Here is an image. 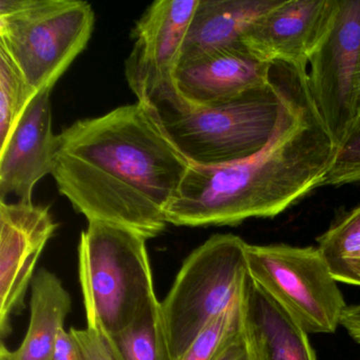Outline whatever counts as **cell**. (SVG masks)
Here are the masks:
<instances>
[{
	"label": "cell",
	"mask_w": 360,
	"mask_h": 360,
	"mask_svg": "<svg viewBox=\"0 0 360 360\" xmlns=\"http://www.w3.org/2000/svg\"><path fill=\"white\" fill-rule=\"evenodd\" d=\"M317 248L337 281L360 286V205L322 233Z\"/></svg>",
	"instance_id": "cell-18"
},
{
	"label": "cell",
	"mask_w": 360,
	"mask_h": 360,
	"mask_svg": "<svg viewBox=\"0 0 360 360\" xmlns=\"http://www.w3.org/2000/svg\"><path fill=\"white\" fill-rule=\"evenodd\" d=\"M273 64L252 56L244 46L216 50L182 60L174 75L185 109L222 104L271 82Z\"/></svg>",
	"instance_id": "cell-12"
},
{
	"label": "cell",
	"mask_w": 360,
	"mask_h": 360,
	"mask_svg": "<svg viewBox=\"0 0 360 360\" xmlns=\"http://www.w3.org/2000/svg\"><path fill=\"white\" fill-rule=\"evenodd\" d=\"M240 315L250 360H317L307 333L250 275L242 290Z\"/></svg>",
	"instance_id": "cell-14"
},
{
	"label": "cell",
	"mask_w": 360,
	"mask_h": 360,
	"mask_svg": "<svg viewBox=\"0 0 360 360\" xmlns=\"http://www.w3.org/2000/svg\"><path fill=\"white\" fill-rule=\"evenodd\" d=\"M358 273H359V276H360V264H359V267H358Z\"/></svg>",
	"instance_id": "cell-26"
},
{
	"label": "cell",
	"mask_w": 360,
	"mask_h": 360,
	"mask_svg": "<svg viewBox=\"0 0 360 360\" xmlns=\"http://www.w3.org/2000/svg\"><path fill=\"white\" fill-rule=\"evenodd\" d=\"M360 185V128L339 147L324 186Z\"/></svg>",
	"instance_id": "cell-22"
},
{
	"label": "cell",
	"mask_w": 360,
	"mask_h": 360,
	"mask_svg": "<svg viewBox=\"0 0 360 360\" xmlns=\"http://www.w3.org/2000/svg\"><path fill=\"white\" fill-rule=\"evenodd\" d=\"M241 299L206 324L179 360H212L221 347L241 330Z\"/></svg>",
	"instance_id": "cell-20"
},
{
	"label": "cell",
	"mask_w": 360,
	"mask_h": 360,
	"mask_svg": "<svg viewBox=\"0 0 360 360\" xmlns=\"http://www.w3.org/2000/svg\"><path fill=\"white\" fill-rule=\"evenodd\" d=\"M246 261L250 277L307 334L336 332L347 305L318 248L248 244Z\"/></svg>",
	"instance_id": "cell-7"
},
{
	"label": "cell",
	"mask_w": 360,
	"mask_h": 360,
	"mask_svg": "<svg viewBox=\"0 0 360 360\" xmlns=\"http://www.w3.org/2000/svg\"><path fill=\"white\" fill-rule=\"evenodd\" d=\"M94 20L82 0H1L0 48L37 92L52 89L87 47Z\"/></svg>",
	"instance_id": "cell-5"
},
{
	"label": "cell",
	"mask_w": 360,
	"mask_h": 360,
	"mask_svg": "<svg viewBox=\"0 0 360 360\" xmlns=\"http://www.w3.org/2000/svg\"><path fill=\"white\" fill-rule=\"evenodd\" d=\"M147 239L136 231L90 221L79 244V274L87 328L111 336L158 300Z\"/></svg>",
	"instance_id": "cell-3"
},
{
	"label": "cell",
	"mask_w": 360,
	"mask_h": 360,
	"mask_svg": "<svg viewBox=\"0 0 360 360\" xmlns=\"http://www.w3.org/2000/svg\"><path fill=\"white\" fill-rule=\"evenodd\" d=\"M37 94L11 56L0 48V144L8 140Z\"/></svg>",
	"instance_id": "cell-19"
},
{
	"label": "cell",
	"mask_w": 360,
	"mask_h": 360,
	"mask_svg": "<svg viewBox=\"0 0 360 360\" xmlns=\"http://www.w3.org/2000/svg\"><path fill=\"white\" fill-rule=\"evenodd\" d=\"M290 65L273 64L267 85L214 106L160 112L191 165L222 166L260 153L277 130Z\"/></svg>",
	"instance_id": "cell-4"
},
{
	"label": "cell",
	"mask_w": 360,
	"mask_h": 360,
	"mask_svg": "<svg viewBox=\"0 0 360 360\" xmlns=\"http://www.w3.org/2000/svg\"><path fill=\"white\" fill-rule=\"evenodd\" d=\"M53 360H119L104 335L85 330H63L56 343Z\"/></svg>",
	"instance_id": "cell-21"
},
{
	"label": "cell",
	"mask_w": 360,
	"mask_h": 360,
	"mask_svg": "<svg viewBox=\"0 0 360 360\" xmlns=\"http://www.w3.org/2000/svg\"><path fill=\"white\" fill-rule=\"evenodd\" d=\"M360 128V60L359 68H358L357 75V92H356V109H355V121H354L353 129L351 134ZM349 134V136H351Z\"/></svg>",
	"instance_id": "cell-25"
},
{
	"label": "cell",
	"mask_w": 360,
	"mask_h": 360,
	"mask_svg": "<svg viewBox=\"0 0 360 360\" xmlns=\"http://www.w3.org/2000/svg\"><path fill=\"white\" fill-rule=\"evenodd\" d=\"M51 90L39 92L0 145V201L14 195L33 202L35 185L52 174L58 136L52 130Z\"/></svg>",
	"instance_id": "cell-13"
},
{
	"label": "cell",
	"mask_w": 360,
	"mask_h": 360,
	"mask_svg": "<svg viewBox=\"0 0 360 360\" xmlns=\"http://www.w3.org/2000/svg\"><path fill=\"white\" fill-rule=\"evenodd\" d=\"M338 150L311 98L307 69L290 66L271 142L237 163L191 165L168 206V224L237 225L274 218L326 185Z\"/></svg>",
	"instance_id": "cell-2"
},
{
	"label": "cell",
	"mask_w": 360,
	"mask_h": 360,
	"mask_svg": "<svg viewBox=\"0 0 360 360\" xmlns=\"http://www.w3.org/2000/svg\"><path fill=\"white\" fill-rule=\"evenodd\" d=\"M282 0H199L182 60L242 45L244 37L261 18Z\"/></svg>",
	"instance_id": "cell-15"
},
{
	"label": "cell",
	"mask_w": 360,
	"mask_h": 360,
	"mask_svg": "<svg viewBox=\"0 0 360 360\" xmlns=\"http://www.w3.org/2000/svg\"><path fill=\"white\" fill-rule=\"evenodd\" d=\"M71 304L70 294L60 278L48 269H39L31 283L30 322L26 336L15 351L8 349L3 341L0 360H53Z\"/></svg>",
	"instance_id": "cell-16"
},
{
	"label": "cell",
	"mask_w": 360,
	"mask_h": 360,
	"mask_svg": "<svg viewBox=\"0 0 360 360\" xmlns=\"http://www.w3.org/2000/svg\"><path fill=\"white\" fill-rule=\"evenodd\" d=\"M49 206L0 201V334L9 336L11 318L25 307L35 266L56 233Z\"/></svg>",
	"instance_id": "cell-10"
},
{
	"label": "cell",
	"mask_w": 360,
	"mask_h": 360,
	"mask_svg": "<svg viewBox=\"0 0 360 360\" xmlns=\"http://www.w3.org/2000/svg\"><path fill=\"white\" fill-rule=\"evenodd\" d=\"M191 165L158 109L136 103L65 128L52 176L88 222L120 225L148 240L165 231L168 206Z\"/></svg>",
	"instance_id": "cell-1"
},
{
	"label": "cell",
	"mask_w": 360,
	"mask_h": 360,
	"mask_svg": "<svg viewBox=\"0 0 360 360\" xmlns=\"http://www.w3.org/2000/svg\"><path fill=\"white\" fill-rule=\"evenodd\" d=\"M340 0H282L261 18L242 45L267 64L309 68L336 22Z\"/></svg>",
	"instance_id": "cell-11"
},
{
	"label": "cell",
	"mask_w": 360,
	"mask_h": 360,
	"mask_svg": "<svg viewBox=\"0 0 360 360\" xmlns=\"http://www.w3.org/2000/svg\"><path fill=\"white\" fill-rule=\"evenodd\" d=\"M199 0H157L139 18L125 75L138 103L159 112L185 109L174 75Z\"/></svg>",
	"instance_id": "cell-8"
},
{
	"label": "cell",
	"mask_w": 360,
	"mask_h": 360,
	"mask_svg": "<svg viewBox=\"0 0 360 360\" xmlns=\"http://www.w3.org/2000/svg\"><path fill=\"white\" fill-rule=\"evenodd\" d=\"M340 326L345 328L352 339L360 345V303L347 307L341 318Z\"/></svg>",
	"instance_id": "cell-24"
},
{
	"label": "cell",
	"mask_w": 360,
	"mask_h": 360,
	"mask_svg": "<svg viewBox=\"0 0 360 360\" xmlns=\"http://www.w3.org/2000/svg\"><path fill=\"white\" fill-rule=\"evenodd\" d=\"M105 337L119 360H174L159 300L149 304L127 328Z\"/></svg>",
	"instance_id": "cell-17"
},
{
	"label": "cell",
	"mask_w": 360,
	"mask_h": 360,
	"mask_svg": "<svg viewBox=\"0 0 360 360\" xmlns=\"http://www.w3.org/2000/svg\"><path fill=\"white\" fill-rule=\"evenodd\" d=\"M359 60L360 0H340L334 28L307 68L311 98L339 147L355 121Z\"/></svg>",
	"instance_id": "cell-9"
},
{
	"label": "cell",
	"mask_w": 360,
	"mask_h": 360,
	"mask_svg": "<svg viewBox=\"0 0 360 360\" xmlns=\"http://www.w3.org/2000/svg\"><path fill=\"white\" fill-rule=\"evenodd\" d=\"M212 360H250L242 338L241 330L221 347Z\"/></svg>",
	"instance_id": "cell-23"
},
{
	"label": "cell",
	"mask_w": 360,
	"mask_h": 360,
	"mask_svg": "<svg viewBox=\"0 0 360 360\" xmlns=\"http://www.w3.org/2000/svg\"><path fill=\"white\" fill-rule=\"evenodd\" d=\"M248 245L238 236L218 233L185 259L160 302L174 360L182 357L208 322L241 299L248 276Z\"/></svg>",
	"instance_id": "cell-6"
}]
</instances>
